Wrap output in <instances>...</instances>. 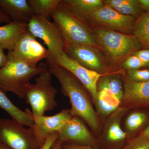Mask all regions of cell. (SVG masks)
I'll return each instance as SVG.
<instances>
[{
	"label": "cell",
	"instance_id": "5b68a950",
	"mask_svg": "<svg viewBox=\"0 0 149 149\" xmlns=\"http://www.w3.org/2000/svg\"><path fill=\"white\" fill-rule=\"evenodd\" d=\"M52 75L47 68L27 87L24 99L31 107L33 118L45 115L57 106V90L52 83Z\"/></svg>",
	"mask_w": 149,
	"mask_h": 149
},
{
	"label": "cell",
	"instance_id": "d6a6232c",
	"mask_svg": "<svg viewBox=\"0 0 149 149\" xmlns=\"http://www.w3.org/2000/svg\"><path fill=\"white\" fill-rule=\"evenodd\" d=\"M11 21L9 17L0 8V24H7Z\"/></svg>",
	"mask_w": 149,
	"mask_h": 149
},
{
	"label": "cell",
	"instance_id": "3957f363",
	"mask_svg": "<svg viewBox=\"0 0 149 149\" xmlns=\"http://www.w3.org/2000/svg\"><path fill=\"white\" fill-rule=\"evenodd\" d=\"M8 56V55H7ZM8 57V61L0 68V88L24 99L30 81L48 68L41 63L36 67L30 66L17 59Z\"/></svg>",
	"mask_w": 149,
	"mask_h": 149
},
{
	"label": "cell",
	"instance_id": "d6986e66",
	"mask_svg": "<svg viewBox=\"0 0 149 149\" xmlns=\"http://www.w3.org/2000/svg\"><path fill=\"white\" fill-rule=\"evenodd\" d=\"M61 3L83 19L93 11L104 5L101 0H61Z\"/></svg>",
	"mask_w": 149,
	"mask_h": 149
},
{
	"label": "cell",
	"instance_id": "603a6c76",
	"mask_svg": "<svg viewBox=\"0 0 149 149\" xmlns=\"http://www.w3.org/2000/svg\"><path fill=\"white\" fill-rule=\"evenodd\" d=\"M61 0H28L33 15L43 17L49 19L60 4Z\"/></svg>",
	"mask_w": 149,
	"mask_h": 149
},
{
	"label": "cell",
	"instance_id": "4316f807",
	"mask_svg": "<svg viewBox=\"0 0 149 149\" xmlns=\"http://www.w3.org/2000/svg\"><path fill=\"white\" fill-rule=\"evenodd\" d=\"M120 65L122 68L128 71L140 69L145 67L141 60L134 54L124 60Z\"/></svg>",
	"mask_w": 149,
	"mask_h": 149
},
{
	"label": "cell",
	"instance_id": "5bb4252c",
	"mask_svg": "<svg viewBox=\"0 0 149 149\" xmlns=\"http://www.w3.org/2000/svg\"><path fill=\"white\" fill-rule=\"evenodd\" d=\"M127 108H118L112 114L106 126L103 140L100 143L103 149H121L125 145L127 134L120 125L121 118Z\"/></svg>",
	"mask_w": 149,
	"mask_h": 149
},
{
	"label": "cell",
	"instance_id": "7a4b0ae2",
	"mask_svg": "<svg viewBox=\"0 0 149 149\" xmlns=\"http://www.w3.org/2000/svg\"><path fill=\"white\" fill-rule=\"evenodd\" d=\"M93 35L99 48L112 64H121L124 60L143 48L133 34H127L97 27Z\"/></svg>",
	"mask_w": 149,
	"mask_h": 149
},
{
	"label": "cell",
	"instance_id": "6da1fadb",
	"mask_svg": "<svg viewBox=\"0 0 149 149\" xmlns=\"http://www.w3.org/2000/svg\"><path fill=\"white\" fill-rule=\"evenodd\" d=\"M48 69L57 78L62 92L69 97L70 112L85 121L92 130L98 132L100 125L96 112L93 108L88 91L72 73L54 62L47 61Z\"/></svg>",
	"mask_w": 149,
	"mask_h": 149
},
{
	"label": "cell",
	"instance_id": "8992f818",
	"mask_svg": "<svg viewBox=\"0 0 149 149\" xmlns=\"http://www.w3.org/2000/svg\"><path fill=\"white\" fill-rule=\"evenodd\" d=\"M27 30L45 44L49 55L47 61L56 62L64 52L65 43L54 22L43 17L33 15L27 24Z\"/></svg>",
	"mask_w": 149,
	"mask_h": 149
},
{
	"label": "cell",
	"instance_id": "d4e9b609",
	"mask_svg": "<svg viewBox=\"0 0 149 149\" xmlns=\"http://www.w3.org/2000/svg\"><path fill=\"white\" fill-rule=\"evenodd\" d=\"M148 119V114L144 112L136 111L131 113L125 120L127 131L128 133H135L145 124Z\"/></svg>",
	"mask_w": 149,
	"mask_h": 149
},
{
	"label": "cell",
	"instance_id": "ba28073f",
	"mask_svg": "<svg viewBox=\"0 0 149 149\" xmlns=\"http://www.w3.org/2000/svg\"><path fill=\"white\" fill-rule=\"evenodd\" d=\"M136 19L134 17L119 13L105 4L83 19L87 23L127 34H133Z\"/></svg>",
	"mask_w": 149,
	"mask_h": 149
},
{
	"label": "cell",
	"instance_id": "8fae6325",
	"mask_svg": "<svg viewBox=\"0 0 149 149\" xmlns=\"http://www.w3.org/2000/svg\"><path fill=\"white\" fill-rule=\"evenodd\" d=\"M58 140L62 143L89 146L95 149L100 148V141L87 128L82 119L72 116L58 133Z\"/></svg>",
	"mask_w": 149,
	"mask_h": 149
},
{
	"label": "cell",
	"instance_id": "ac0fdd59",
	"mask_svg": "<svg viewBox=\"0 0 149 149\" xmlns=\"http://www.w3.org/2000/svg\"><path fill=\"white\" fill-rule=\"evenodd\" d=\"M27 29V24L13 21L0 26V45L11 52L20 35Z\"/></svg>",
	"mask_w": 149,
	"mask_h": 149
},
{
	"label": "cell",
	"instance_id": "4dcf8cb0",
	"mask_svg": "<svg viewBox=\"0 0 149 149\" xmlns=\"http://www.w3.org/2000/svg\"><path fill=\"white\" fill-rule=\"evenodd\" d=\"M62 143L63 149H95L89 146H83L71 143Z\"/></svg>",
	"mask_w": 149,
	"mask_h": 149
},
{
	"label": "cell",
	"instance_id": "f546056e",
	"mask_svg": "<svg viewBox=\"0 0 149 149\" xmlns=\"http://www.w3.org/2000/svg\"><path fill=\"white\" fill-rule=\"evenodd\" d=\"M58 133H55L50 134L47 137L42 146L40 149H50L54 143L58 140Z\"/></svg>",
	"mask_w": 149,
	"mask_h": 149
},
{
	"label": "cell",
	"instance_id": "2e32d148",
	"mask_svg": "<svg viewBox=\"0 0 149 149\" xmlns=\"http://www.w3.org/2000/svg\"><path fill=\"white\" fill-rule=\"evenodd\" d=\"M0 8L12 21L27 24L33 14L27 0H0Z\"/></svg>",
	"mask_w": 149,
	"mask_h": 149
},
{
	"label": "cell",
	"instance_id": "e575fe53",
	"mask_svg": "<svg viewBox=\"0 0 149 149\" xmlns=\"http://www.w3.org/2000/svg\"><path fill=\"white\" fill-rule=\"evenodd\" d=\"M50 149H63L62 143L58 140H57Z\"/></svg>",
	"mask_w": 149,
	"mask_h": 149
},
{
	"label": "cell",
	"instance_id": "f1b7e54d",
	"mask_svg": "<svg viewBox=\"0 0 149 149\" xmlns=\"http://www.w3.org/2000/svg\"><path fill=\"white\" fill-rule=\"evenodd\" d=\"M134 54L141 60L145 67H149V49L140 50Z\"/></svg>",
	"mask_w": 149,
	"mask_h": 149
},
{
	"label": "cell",
	"instance_id": "9a60e30c",
	"mask_svg": "<svg viewBox=\"0 0 149 149\" xmlns=\"http://www.w3.org/2000/svg\"><path fill=\"white\" fill-rule=\"evenodd\" d=\"M122 102L127 108H149V81L136 82L128 78L124 84Z\"/></svg>",
	"mask_w": 149,
	"mask_h": 149
},
{
	"label": "cell",
	"instance_id": "83f0119b",
	"mask_svg": "<svg viewBox=\"0 0 149 149\" xmlns=\"http://www.w3.org/2000/svg\"><path fill=\"white\" fill-rule=\"evenodd\" d=\"M128 79L139 82L149 81V69L129 70L127 72Z\"/></svg>",
	"mask_w": 149,
	"mask_h": 149
},
{
	"label": "cell",
	"instance_id": "8d00e7d4",
	"mask_svg": "<svg viewBox=\"0 0 149 149\" xmlns=\"http://www.w3.org/2000/svg\"><path fill=\"white\" fill-rule=\"evenodd\" d=\"M0 149H11L7 146L0 142Z\"/></svg>",
	"mask_w": 149,
	"mask_h": 149
},
{
	"label": "cell",
	"instance_id": "7c38bea8",
	"mask_svg": "<svg viewBox=\"0 0 149 149\" xmlns=\"http://www.w3.org/2000/svg\"><path fill=\"white\" fill-rule=\"evenodd\" d=\"M55 63L72 73L86 88L94 101L96 100L99 80L102 76L109 74H101L88 69L70 57L65 52Z\"/></svg>",
	"mask_w": 149,
	"mask_h": 149
},
{
	"label": "cell",
	"instance_id": "e0dca14e",
	"mask_svg": "<svg viewBox=\"0 0 149 149\" xmlns=\"http://www.w3.org/2000/svg\"><path fill=\"white\" fill-rule=\"evenodd\" d=\"M0 108L8 113L11 118L24 126L32 127L34 124L32 111L29 109L23 111L14 104L5 92L0 88Z\"/></svg>",
	"mask_w": 149,
	"mask_h": 149
},
{
	"label": "cell",
	"instance_id": "cb8c5ba5",
	"mask_svg": "<svg viewBox=\"0 0 149 149\" xmlns=\"http://www.w3.org/2000/svg\"><path fill=\"white\" fill-rule=\"evenodd\" d=\"M109 74L101 77L97 84V91L107 89L122 102L124 94V87L119 77Z\"/></svg>",
	"mask_w": 149,
	"mask_h": 149
},
{
	"label": "cell",
	"instance_id": "7402d4cb",
	"mask_svg": "<svg viewBox=\"0 0 149 149\" xmlns=\"http://www.w3.org/2000/svg\"><path fill=\"white\" fill-rule=\"evenodd\" d=\"M143 47L149 49V11L144 12L136 18L133 31Z\"/></svg>",
	"mask_w": 149,
	"mask_h": 149
},
{
	"label": "cell",
	"instance_id": "1f68e13d",
	"mask_svg": "<svg viewBox=\"0 0 149 149\" xmlns=\"http://www.w3.org/2000/svg\"><path fill=\"white\" fill-rule=\"evenodd\" d=\"M4 50L1 45H0V68L3 67L8 61V57L7 55L5 54Z\"/></svg>",
	"mask_w": 149,
	"mask_h": 149
},
{
	"label": "cell",
	"instance_id": "277c9868",
	"mask_svg": "<svg viewBox=\"0 0 149 149\" xmlns=\"http://www.w3.org/2000/svg\"><path fill=\"white\" fill-rule=\"evenodd\" d=\"M66 45H83L99 49L88 23L61 3L52 14Z\"/></svg>",
	"mask_w": 149,
	"mask_h": 149
},
{
	"label": "cell",
	"instance_id": "52a82bcc",
	"mask_svg": "<svg viewBox=\"0 0 149 149\" xmlns=\"http://www.w3.org/2000/svg\"><path fill=\"white\" fill-rule=\"evenodd\" d=\"M0 142L11 149H40L43 145L31 128L12 119H0Z\"/></svg>",
	"mask_w": 149,
	"mask_h": 149
},
{
	"label": "cell",
	"instance_id": "30bf717a",
	"mask_svg": "<svg viewBox=\"0 0 149 149\" xmlns=\"http://www.w3.org/2000/svg\"><path fill=\"white\" fill-rule=\"evenodd\" d=\"M98 48L83 45H65V53L80 65L103 74H109L110 67Z\"/></svg>",
	"mask_w": 149,
	"mask_h": 149
},
{
	"label": "cell",
	"instance_id": "9c48e42d",
	"mask_svg": "<svg viewBox=\"0 0 149 149\" xmlns=\"http://www.w3.org/2000/svg\"><path fill=\"white\" fill-rule=\"evenodd\" d=\"M7 55L36 67L41 61L47 59L49 53L27 29L20 35L13 50Z\"/></svg>",
	"mask_w": 149,
	"mask_h": 149
},
{
	"label": "cell",
	"instance_id": "836d02e7",
	"mask_svg": "<svg viewBox=\"0 0 149 149\" xmlns=\"http://www.w3.org/2000/svg\"><path fill=\"white\" fill-rule=\"evenodd\" d=\"M138 1L144 12L149 11V0H138Z\"/></svg>",
	"mask_w": 149,
	"mask_h": 149
},
{
	"label": "cell",
	"instance_id": "d590c367",
	"mask_svg": "<svg viewBox=\"0 0 149 149\" xmlns=\"http://www.w3.org/2000/svg\"><path fill=\"white\" fill-rule=\"evenodd\" d=\"M139 135L145 136H149V125L147 126L146 128L144 129L142 132H141Z\"/></svg>",
	"mask_w": 149,
	"mask_h": 149
},
{
	"label": "cell",
	"instance_id": "4fadbf2b",
	"mask_svg": "<svg viewBox=\"0 0 149 149\" xmlns=\"http://www.w3.org/2000/svg\"><path fill=\"white\" fill-rule=\"evenodd\" d=\"M72 116L70 110L63 109L54 115H43L33 118L34 124L30 127L42 145L47 137L52 133H58Z\"/></svg>",
	"mask_w": 149,
	"mask_h": 149
},
{
	"label": "cell",
	"instance_id": "44dd1931",
	"mask_svg": "<svg viewBox=\"0 0 149 149\" xmlns=\"http://www.w3.org/2000/svg\"><path fill=\"white\" fill-rule=\"evenodd\" d=\"M106 5L110 7L119 13L137 18L144 12L138 0H105Z\"/></svg>",
	"mask_w": 149,
	"mask_h": 149
},
{
	"label": "cell",
	"instance_id": "ffe728a7",
	"mask_svg": "<svg viewBox=\"0 0 149 149\" xmlns=\"http://www.w3.org/2000/svg\"><path fill=\"white\" fill-rule=\"evenodd\" d=\"M95 102L98 113L102 117H106L116 111L121 102L107 89L97 91V96Z\"/></svg>",
	"mask_w": 149,
	"mask_h": 149
},
{
	"label": "cell",
	"instance_id": "484cf974",
	"mask_svg": "<svg viewBox=\"0 0 149 149\" xmlns=\"http://www.w3.org/2000/svg\"><path fill=\"white\" fill-rule=\"evenodd\" d=\"M121 149H149V136L139 135L128 141Z\"/></svg>",
	"mask_w": 149,
	"mask_h": 149
}]
</instances>
